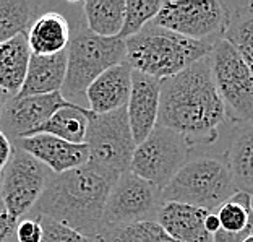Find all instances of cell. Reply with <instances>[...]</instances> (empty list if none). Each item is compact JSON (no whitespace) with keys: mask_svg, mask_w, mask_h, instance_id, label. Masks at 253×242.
Here are the masks:
<instances>
[{"mask_svg":"<svg viewBox=\"0 0 253 242\" xmlns=\"http://www.w3.org/2000/svg\"><path fill=\"white\" fill-rule=\"evenodd\" d=\"M226 119L210 55L174 77L161 80L158 125L183 135L190 146L214 142Z\"/></svg>","mask_w":253,"mask_h":242,"instance_id":"obj_1","label":"cell"},{"mask_svg":"<svg viewBox=\"0 0 253 242\" xmlns=\"http://www.w3.org/2000/svg\"><path fill=\"white\" fill-rule=\"evenodd\" d=\"M117 176L86 163L63 174H52L33 206V216H47L83 234L91 242L102 236V215Z\"/></svg>","mask_w":253,"mask_h":242,"instance_id":"obj_2","label":"cell"},{"mask_svg":"<svg viewBox=\"0 0 253 242\" xmlns=\"http://www.w3.org/2000/svg\"><path fill=\"white\" fill-rule=\"evenodd\" d=\"M216 41H197L148 23L138 34L125 39V62L131 70L166 80L208 57Z\"/></svg>","mask_w":253,"mask_h":242,"instance_id":"obj_3","label":"cell"},{"mask_svg":"<svg viewBox=\"0 0 253 242\" xmlns=\"http://www.w3.org/2000/svg\"><path fill=\"white\" fill-rule=\"evenodd\" d=\"M125 41L101 38L86 26H78L67 48V72L60 95L67 101L86 93L88 86L107 68L125 62Z\"/></svg>","mask_w":253,"mask_h":242,"instance_id":"obj_4","label":"cell"},{"mask_svg":"<svg viewBox=\"0 0 253 242\" xmlns=\"http://www.w3.org/2000/svg\"><path fill=\"white\" fill-rule=\"evenodd\" d=\"M235 192L226 161L205 154L183 164L163 189V200L214 211Z\"/></svg>","mask_w":253,"mask_h":242,"instance_id":"obj_5","label":"cell"},{"mask_svg":"<svg viewBox=\"0 0 253 242\" xmlns=\"http://www.w3.org/2000/svg\"><path fill=\"white\" fill-rule=\"evenodd\" d=\"M84 145L88 146L89 164L117 177L130 171L136 143L130 130L126 109L122 107L109 114L89 111Z\"/></svg>","mask_w":253,"mask_h":242,"instance_id":"obj_6","label":"cell"},{"mask_svg":"<svg viewBox=\"0 0 253 242\" xmlns=\"http://www.w3.org/2000/svg\"><path fill=\"white\" fill-rule=\"evenodd\" d=\"M216 90L227 116L239 124H253V75L242 55L226 39H217L211 54Z\"/></svg>","mask_w":253,"mask_h":242,"instance_id":"obj_7","label":"cell"},{"mask_svg":"<svg viewBox=\"0 0 253 242\" xmlns=\"http://www.w3.org/2000/svg\"><path fill=\"white\" fill-rule=\"evenodd\" d=\"M163 203V189L126 171L117 177L109 192L102 215V233L135 223L156 221Z\"/></svg>","mask_w":253,"mask_h":242,"instance_id":"obj_8","label":"cell"},{"mask_svg":"<svg viewBox=\"0 0 253 242\" xmlns=\"http://www.w3.org/2000/svg\"><path fill=\"white\" fill-rule=\"evenodd\" d=\"M190 148L192 146L183 135L168 127L156 125L146 140L136 145L130 171L164 189L188 161Z\"/></svg>","mask_w":253,"mask_h":242,"instance_id":"obj_9","label":"cell"},{"mask_svg":"<svg viewBox=\"0 0 253 242\" xmlns=\"http://www.w3.org/2000/svg\"><path fill=\"white\" fill-rule=\"evenodd\" d=\"M153 25L177 33L190 39H221L227 26L226 2L205 0V2H163Z\"/></svg>","mask_w":253,"mask_h":242,"instance_id":"obj_10","label":"cell"},{"mask_svg":"<svg viewBox=\"0 0 253 242\" xmlns=\"http://www.w3.org/2000/svg\"><path fill=\"white\" fill-rule=\"evenodd\" d=\"M50 176L52 172L44 164L15 146L13 154L0 174V198L5 211L18 220L30 213L44 192Z\"/></svg>","mask_w":253,"mask_h":242,"instance_id":"obj_11","label":"cell"},{"mask_svg":"<svg viewBox=\"0 0 253 242\" xmlns=\"http://www.w3.org/2000/svg\"><path fill=\"white\" fill-rule=\"evenodd\" d=\"M72 104L59 93L42 96L11 97L0 119V130L11 142L31 135L39 125H42L54 112Z\"/></svg>","mask_w":253,"mask_h":242,"instance_id":"obj_12","label":"cell"},{"mask_svg":"<svg viewBox=\"0 0 253 242\" xmlns=\"http://www.w3.org/2000/svg\"><path fill=\"white\" fill-rule=\"evenodd\" d=\"M21 151L31 154L52 174H63L77 169L89 161L88 146L84 143H70L47 134H36L11 142Z\"/></svg>","mask_w":253,"mask_h":242,"instance_id":"obj_13","label":"cell"},{"mask_svg":"<svg viewBox=\"0 0 253 242\" xmlns=\"http://www.w3.org/2000/svg\"><path fill=\"white\" fill-rule=\"evenodd\" d=\"M161 80L149 75L131 72V90L126 102V117L136 145L145 142L158 125Z\"/></svg>","mask_w":253,"mask_h":242,"instance_id":"obj_14","label":"cell"},{"mask_svg":"<svg viewBox=\"0 0 253 242\" xmlns=\"http://www.w3.org/2000/svg\"><path fill=\"white\" fill-rule=\"evenodd\" d=\"M131 67L126 62L107 68L86 90L89 111L109 114L126 106L131 90Z\"/></svg>","mask_w":253,"mask_h":242,"instance_id":"obj_15","label":"cell"},{"mask_svg":"<svg viewBox=\"0 0 253 242\" xmlns=\"http://www.w3.org/2000/svg\"><path fill=\"white\" fill-rule=\"evenodd\" d=\"M208 213L198 206L164 201L156 223L177 242H212V236L205 229Z\"/></svg>","mask_w":253,"mask_h":242,"instance_id":"obj_16","label":"cell"},{"mask_svg":"<svg viewBox=\"0 0 253 242\" xmlns=\"http://www.w3.org/2000/svg\"><path fill=\"white\" fill-rule=\"evenodd\" d=\"M67 72V50L54 55L31 54L21 90L13 97L42 96L59 93Z\"/></svg>","mask_w":253,"mask_h":242,"instance_id":"obj_17","label":"cell"},{"mask_svg":"<svg viewBox=\"0 0 253 242\" xmlns=\"http://www.w3.org/2000/svg\"><path fill=\"white\" fill-rule=\"evenodd\" d=\"M214 213L219 220V231L212 236V242H242L253 233L252 195L235 192Z\"/></svg>","mask_w":253,"mask_h":242,"instance_id":"obj_18","label":"cell"},{"mask_svg":"<svg viewBox=\"0 0 253 242\" xmlns=\"http://www.w3.org/2000/svg\"><path fill=\"white\" fill-rule=\"evenodd\" d=\"M72 31L67 18L57 11H47L33 21L26 31L28 46L34 55H54L67 50Z\"/></svg>","mask_w":253,"mask_h":242,"instance_id":"obj_19","label":"cell"},{"mask_svg":"<svg viewBox=\"0 0 253 242\" xmlns=\"http://www.w3.org/2000/svg\"><path fill=\"white\" fill-rule=\"evenodd\" d=\"M224 161L235 190L253 197V124H239Z\"/></svg>","mask_w":253,"mask_h":242,"instance_id":"obj_20","label":"cell"},{"mask_svg":"<svg viewBox=\"0 0 253 242\" xmlns=\"http://www.w3.org/2000/svg\"><path fill=\"white\" fill-rule=\"evenodd\" d=\"M31 49L26 34H20L0 44V90L10 96H16L25 82Z\"/></svg>","mask_w":253,"mask_h":242,"instance_id":"obj_21","label":"cell"},{"mask_svg":"<svg viewBox=\"0 0 253 242\" xmlns=\"http://www.w3.org/2000/svg\"><path fill=\"white\" fill-rule=\"evenodd\" d=\"M227 26L222 39L242 55L253 75V2H226Z\"/></svg>","mask_w":253,"mask_h":242,"instance_id":"obj_22","label":"cell"},{"mask_svg":"<svg viewBox=\"0 0 253 242\" xmlns=\"http://www.w3.org/2000/svg\"><path fill=\"white\" fill-rule=\"evenodd\" d=\"M88 116H89L88 107H83L77 104V102H72V104L54 112L31 135L47 134L70 143H84L86 130H88Z\"/></svg>","mask_w":253,"mask_h":242,"instance_id":"obj_23","label":"cell"},{"mask_svg":"<svg viewBox=\"0 0 253 242\" xmlns=\"http://www.w3.org/2000/svg\"><path fill=\"white\" fill-rule=\"evenodd\" d=\"M86 28L101 38H119L125 18V0H88L83 3Z\"/></svg>","mask_w":253,"mask_h":242,"instance_id":"obj_24","label":"cell"},{"mask_svg":"<svg viewBox=\"0 0 253 242\" xmlns=\"http://www.w3.org/2000/svg\"><path fill=\"white\" fill-rule=\"evenodd\" d=\"M34 7L26 0H0V44L30 30Z\"/></svg>","mask_w":253,"mask_h":242,"instance_id":"obj_25","label":"cell"},{"mask_svg":"<svg viewBox=\"0 0 253 242\" xmlns=\"http://www.w3.org/2000/svg\"><path fill=\"white\" fill-rule=\"evenodd\" d=\"M101 242H177L156 221H143L107 229L102 233Z\"/></svg>","mask_w":253,"mask_h":242,"instance_id":"obj_26","label":"cell"},{"mask_svg":"<svg viewBox=\"0 0 253 242\" xmlns=\"http://www.w3.org/2000/svg\"><path fill=\"white\" fill-rule=\"evenodd\" d=\"M163 7V0H125V18L119 39H128L151 23Z\"/></svg>","mask_w":253,"mask_h":242,"instance_id":"obj_27","label":"cell"},{"mask_svg":"<svg viewBox=\"0 0 253 242\" xmlns=\"http://www.w3.org/2000/svg\"><path fill=\"white\" fill-rule=\"evenodd\" d=\"M38 220L42 228L41 242H91L78 231L47 216H38Z\"/></svg>","mask_w":253,"mask_h":242,"instance_id":"obj_28","label":"cell"},{"mask_svg":"<svg viewBox=\"0 0 253 242\" xmlns=\"http://www.w3.org/2000/svg\"><path fill=\"white\" fill-rule=\"evenodd\" d=\"M42 228L38 216L23 218L16 226V242H41Z\"/></svg>","mask_w":253,"mask_h":242,"instance_id":"obj_29","label":"cell"},{"mask_svg":"<svg viewBox=\"0 0 253 242\" xmlns=\"http://www.w3.org/2000/svg\"><path fill=\"white\" fill-rule=\"evenodd\" d=\"M18 221V218H13L7 211L0 213V242H16Z\"/></svg>","mask_w":253,"mask_h":242,"instance_id":"obj_30","label":"cell"},{"mask_svg":"<svg viewBox=\"0 0 253 242\" xmlns=\"http://www.w3.org/2000/svg\"><path fill=\"white\" fill-rule=\"evenodd\" d=\"M13 149L15 146H13V143H11V140L0 130V174H2L3 168L10 161L11 154H13Z\"/></svg>","mask_w":253,"mask_h":242,"instance_id":"obj_31","label":"cell"},{"mask_svg":"<svg viewBox=\"0 0 253 242\" xmlns=\"http://www.w3.org/2000/svg\"><path fill=\"white\" fill-rule=\"evenodd\" d=\"M205 229L211 236H214L217 231H219V220H217V216H216L214 211H210L208 216H206V220H205Z\"/></svg>","mask_w":253,"mask_h":242,"instance_id":"obj_32","label":"cell"},{"mask_svg":"<svg viewBox=\"0 0 253 242\" xmlns=\"http://www.w3.org/2000/svg\"><path fill=\"white\" fill-rule=\"evenodd\" d=\"M13 96H10L8 93H5L3 90H0V119H2V114L5 111V107H7L8 104V101L11 99Z\"/></svg>","mask_w":253,"mask_h":242,"instance_id":"obj_33","label":"cell"},{"mask_svg":"<svg viewBox=\"0 0 253 242\" xmlns=\"http://www.w3.org/2000/svg\"><path fill=\"white\" fill-rule=\"evenodd\" d=\"M242 242H253V233H252V234L249 236V238H245V239H244Z\"/></svg>","mask_w":253,"mask_h":242,"instance_id":"obj_34","label":"cell"},{"mask_svg":"<svg viewBox=\"0 0 253 242\" xmlns=\"http://www.w3.org/2000/svg\"><path fill=\"white\" fill-rule=\"evenodd\" d=\"M2 211H5V206L2 203V198H0V213H2Z\"/></svg>","mask_w":253,"mask_h":242,"instance_id":"obj_35","label":"cell"},{"mask_svg":"<svg viewBox=\"0 0 253 242\" xmlns=\"http://www.w3.org/2000/svg\"><path fill=\"white\" fill-rule=\"evenodd\" d=\"M252 206H253V197H252Z\"/></svg>","mask_w":253,"mask_h":242,"instance_id":"obj_36","label":"cell"}]
</instances>
